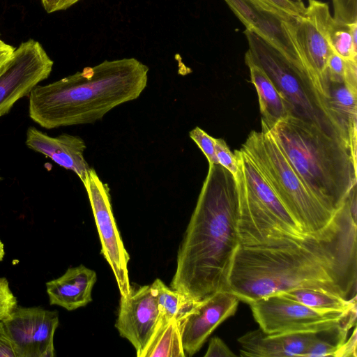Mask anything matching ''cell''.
<instances>
[{
  "instance_id": "1",
  "label": "cell",
  "mask_w": 357,
  "mask_h": 357,
  "mask_svg": "<svg viewBox=\"0 0 357 357\" xmlns=\"http://www.w3.org/2000/svg\"><path fill=\"white\" fill-rule=\"evenodd\" d=\"M356 229L346 199L317 235L271 245H241L230 271L229 291L248 304L301 288L353 298L356 296Z\"/></svg>"
},
{
  "instance_id": "2",
  "label": "cell",
  "mask_w": 357,
  "mask_h": 357,
  "mask_svg": "<svg viewBox=\"0 0 357 357\" xmlns=\"http://www.w3.org/2000/svg\"><path fill=\"white\" fill-rule=\"evenodd\" d=\"M238 195L234 176L209 164L179 247L170 287L193 301L229 291V278L241 246Z\"/></svg>"
},
{
  "instance_id": "3",
  "label": "cell",
  "mask_w": 357,
  "mask_h": 357,
  "mask_svg": "<svg viewBox=\"0 0 357 357\" xmlns=\"http://www.w3.org/2000/svg\"><path fill=\"white\" fill-rule=\"evenodd\" d=\"M149 68L135 58L108 61L46 85L29 96L30 118L42 128L93 123L114 107L139 98Z\"/></svg>"
},
{
  "instance_id": "4",
  "label": "cell",
  "mask_w": 357,
  "mask_h": 357,
  "mask_svg": "<svg viewBox=\"0 0 357 357\" xmlns=\"http://www.w3.org/2000/svg\"><path fill=\"white\" fill-rule=\"evenodd\" d=\"M268 131L307 188L335 212L356 185V151L344 141L291 115Z\"/></svg>"
},
{
  "instance_id": "5",
  "label": "cell",
  "mask_w": 357,
  "mask_h": 357,
  "mask_svg": "<svg viewBox=\"0 0 357 357\" xmlns=\"http://www.w3.org/2000/svg\"><path fill=\"white\" fill-rule=\"evenodd\" d=\"M248 51L282 96L289 115L312 123L356 151V140L331 113L324 90L312 75L287 59L270 44L245 29Z\"/></svg>"
},
{
  "instance_id": "6",
  "label": "cell",
  "mask_w": 357,
  "mask_h": 357,
  "mask_svg": "<svg viewBox=\"0 0 357 357\" xmlns=\"http://www.w3.org/2000/svg\"><path fill=\"white\" fill-rule=\"evenodd\" d=\"M234 154L241 245H271L305 238L261 172L241 148Z\"/></svg>"
},
{
  "instance_id": "7",
  "label": "cell",
  "mask_w": 357,
  "mask_h": 357,
  "mask_svg": "<svg viewBox=\"0 0 357 357\" xmlns=\"http://www.w3.org/2000/svg\"><path fill=\"white\" fill-rule=\"evenodd\" d=\"M241 149L305 234L317 235L330 225L336 211L328 208L307 188L268 130H252Z\"/></svg>"
},
{
  "instance_id": "8",
  "label": "cell",
  "mask_w": 357,
  "mask_h": 357,
  "mask_svg": "<svg viewBox=\"0 0 357 357\" xmlns=\"http://www.w3.org/2000/svg\"><path fill=\"white\" fill-rule=\"evenodd\" d=\"M248 305L259 328L268 334L320 333L342 324L351 328L356 325V305L344 312H324L278 294Z\"/></svg>"
},
{
  "instance_id": "9",
  "label": "cell",
  "mask_w": 357,
  "mask_h": 357,
  "mask_svg": "<svg viewBox=\"0 0 357 357\" xmlns=\"http://www.w3.org/2000/svg\"><path fill=\"white\" fill-rule=\"evenodd\" d=\"M225 1L245 29L270 44L294 65L308 70L318 82L296 43L295 26L298 17L266 0Z\"/></svg>"
},
{
  "instance_id": "10",
  "label": "cell",
  "mask_w": 357,
  "mask_h": 357,
  "mask_svg": "<svg viewBox=\"0 0 357 357\" xmlns=\"http://www.w3.org/2000/svg\"><path fill=\"white\" fill-rule=\"evenodd\" d=\"M82 183L94 216L102 254L112 270L121 296H126L131 289L128 270L130 256L116 224L109 188L93 168L89 169Z\"/></svg>"
},
{
  "instance_id": "11",
  "label": "cell",
  "mask_w": 357,
  "mask_h": 357,
  "mask_svg": "<svg viewBox=\"0 0 357 357\" xmlns=\"http://www.w3.org/2000/svg\"><path fill=\"white\" fill-rule=\"evenodd\" d=\"M54 62L41 44L33 39L15 49L0 73V117L7 114L20 99L29 96L47 79Z\"/></svg>"
},
{
  "instance_id": "12",
  "label": "cell",
  "mask_w": 357,
  "mask_h": 357,
  "mask_svg": "<svg viewBox=\"0 0 357 357\" xmlns=\"http://www.w3.org/2000/svg\"><path fill=\"white\" fill-rule=\"evenodd\" d=\"M17 357H54V336L59 326L57 311L16 305L1 320Z\"/></svg>"
},
{
  "instance_id": "13",
  "label": "cell",
  "mask_w": 357,
  "mask_h": 357,
  "mask_svg": "<svg viewBox=\"0 0 357 357\" xmlns=\"http://www.w3.org/2000/svg\"><path fill=\"white\" fill-rule=\"evenodd\" d=\"M160 315L156 298L151 285L140 286L121 296L115 327L119 335L128 340L142 357L153 335Z\"/></svg>"
},
{
  "instance_id": "14",
  "label": "cell",
  "mask_w": 357,
  "mask_h": 357,
  "mask_svg": "<svg viewBox=\"0 0 357 357\" xmlns=\"http://www.w3.org/2000/svg\"><path fill=\"white\" fill-rule=\"evenodd\" d=\"M332 17L327 3L308 0L303 15L297 19L295 26L296 45L326 97V65L332 52L328 40V27Z\"/></svg>"
},
{
  "instance_id": "15",
  "label": "cell",
  "mask_w": 357,
  "mask_h": 357,
  "mask_svg": "<svg viewBox=\"0 0 357 357\" xmlns=\"http://www.w3.org/2000/svg\"><path fill=\"white\" fill-rule=\"evenodd\" d=\"M239 301L229 291H221L199 301L178 321L187 356L195 354L213 331L236 313Z\"/></svg>"
},
{
  "instance_id": "16",
  "label": "cell",
  "mask_w": 357,
  "mask_h": 357,
  "mask_svg": "<svg viewBox=\"0 0 357 357\" xmlns=\"http://www.w3.org/2000/svg\"><path fill=\"white\" fill-rule=\"evenodd\" d=\"M26 144L59 166L75 172L82 182L91 168L84 157L86 144L79 136L63 133L52 137L31 126L26 131Z\"/></svg>"
},
{
  "instance_id": "17",
  "label": "cell",
  "mask_w": 357,
  "mask_h": 357,
  "mask_svg": "<svg viewBox=\"0 0 357 357\" xmlns=\"http://www.w3.org/2000/svg\"><path fill=\"white\" fill-rule=\"evenodd\" d=\"M315 333L268 334L261 328L249 331L238 339L241 356H303Z\"/></svg>"
},
{
  "instance_id": "18",
  "label": "cell",
  "mask_w": 357,
  "mask_h": 357,
  "mask_svg": "<svg viewBox=\"0 0 357 357\" xmlns=\"http://www.w3.org/2000/svg\"><path fill=\"white\" fill-rule=\"evenodd\" d=\"M96 272L84 265L71 267L59 278L46 283L50 304L71 311L92 301Z\"/></svg>"
},
{
  "instance_id": "19",
  "label": "cell",
  "mask_w": 357,
  "mask_h": 357,
  "mask_svg": "<svg viewBox=\"0 0 357 357\" xmlns=\"http://www.w3.org/2000/svg\"><path fill=\"white\" fill-rule=\"evenodd\" d=\"M251 82L255 86L261 114V130H270L281 119L289 115L282 96L264 70L253 60L249 51L245 54Z\"/></svg>"
},
{
  "instance_id": "20",
  "label": "cell",
  "mask_w": 357,
  "mask_h": 357,
  "mask_svg": "<svg viewBox=\"0 0 357 357\" xmlns=\"http://www.w3.org/2000/svg\"><path fill=\"white\" fill-rule=\"evenodd\" d=\"M326 93L331 113L351 137L356 139L357 87L345 82L326 79Z\"/></svg>"
},
{
  "instance_id": "21",
  "label": "cell",
  "mask_w": 357,
  "mask_h": 357,
  "mask_svg": "<svg viewBox=\"0 0 357 357\" xmlns=\"http://www.w3.org/2000/svg\"><path fill=\"white\" fill-rule=\"evenodd\" d=\"M185 357L179 321L160 319L142 357Z\"/></svg>"
},
{
  "instance_id": "22",
  "label": "cell",
  "mask_w": 357,
  "mask_h": 357,
  "mask_svg": "<svg viewBox=\"0 0 357 357\" xmlns=\"http://www.w3.org/2000/svg\"><path fill=\"white\" fill-rule=\"evenodd\" d=\"M275 294L295 301L316 310L344 312L356 305V296L347 299L322 289L301 288Z\"/></svg>"
},
{
  "instance_id": "23",
  "label": "cell",
  "mask_w": 357,
  "mask_h": 357,
  "mask_svg": "<svg viewBox=\"0 0 357 357\" xmlns=\"http://www.w3.org/2000/svg\"><path fill=\"white\" fill-rule=\"evenodd\" d=\"M151 286L156 298L161 319L180 321L199 302L193 301L180 291L167 287L159 278L155 279Z\"/></svg>"
},
{
  "instance_id": "24",
  "label": "cell",
  "mask_w": 357,
  "mask_h": 357,
  "mask_svg": "<svg viewBox=\"0 0 357 357\" xmlns=\"http://www.w3.org/2000/svg\"><path fill=\"white\" fill-rule=\"evenodd\" d=\"M331 50L346 61H357V22L344 24L332 17L328 27Z\"/></svg>"
},
{
  "instance_id": "25",
  "label": "cell",
  "mask_w": 357,
  "mask_h": 357,
  "mask_svg": "<svg viewBox=\"0 0 357 357\" xmlns=\"http://www.w3.org/2000/svg\"><path fill=\"white\" fill-rule=\"evenodd\" d=\"M190 137L199 146L208 161V164H218L215 153L214 137L197 126L189 132Z\"/></svg>"
},
{
  "instance_id": "26",
  "label": "cell",
  "mask_w": 357,
  "mask_h": 357,
  "mask_svg": "<svg viewBox=\"0 0 357 357\" xmlns=\"http://www.w3.org/2000/svg\"><path fill=\"white\" fill-rule=\"evenodd\" d=\"M333 5L335 21L344 24L357 22V0H333Z\"/></svg>"
},
{
  "instance_id": "27",
  "label": "cell",
  "mask_w": 357,
  "mask_h": 357,
  "mask_svg": "<svg viewBox=\"0 0 357 357\" xmlns=\"http://www.w3.org/2000/svg\"><path fill=\"white\" fill-rule=\"evenodd\" d=\"M215 153L218 164L229 171L235 177L238 172V165L234 153H232L225 141L222 138H215Z\"/></svg>"
},
{
  "instance_id": "28",
  "label": "cell",
  "mask_w": 357,
  "mask_h": 357,
  "mask_svg": "<svg viewBox=\"0 0 357 357\" xmlns=\"http://www.w3.org/2000/svg\"><path fill=\"white\" fill-rule=\"evenodd\" d=\"M340 344L335 340H325L318 336L307 348L303 356L324 357L333 356L335 351L340 347Z\"/></svg>"
},
{
  "instance_id": "29",
  "label": "cell",
  "mask_w": 357,
  "mask_h": 357,
  "mask_svg": "<svg viewBox=\"0 0 357 357\" xmlns=\"http://www.w3.org/2000/svg\"><path fill=\"white\" fill-rule=\"evenodd\" d=\"M346 60L332 50L326 65V79L332 82H344Z\"/></svg>"
},
{
  "instance_id": "30",
  "label": "cell",
  "mask_w": 357,
  "mask_h": 357,
  "mask_svg": "<svg viewBox=\"0 0 357 357\" xmlns=\"http://www.w3.org/2000/svg\"><path fill=\"white\" fill-rule=\"evenodd\" d=\"M17 305V299L6 278H0V320L5 319Z\"/></svg>"
},
{
  "instance_id": "31",
  "label": "cell",
  "mask_w": 357,
  "mask_h": 357,
  "mask_svg": "<svg viewBox=\"0 0 357 357\" xmlns=\"http://www.w3.org/2000/svg\"><path fill=\"white\" fill-rule=\"evenodd\" d=\"M236 354L218 337H213L208 344L204 357H231Z\"/></svg>"
},
{
  "instance_id": "32",
  "label": "cell",
  "mask_w": 357,
  "mask_h": 357,
  "mask_svg": "<svg viewBox=\"0 0 357 357\" xmlns=\"http://www.w3.org/2000/svg\"><path fill=\"white\" fill-rule=\"evenodd\" d=\"M0 357H17L14 344L0 320Z\"/></svg>"
},
{
  "instance_id": "33",
  "label": "cell",
  "mask_w": 357,
  "mask_h": 357,
  "mask_svg": "<svg viewBox=\"0 0 357 357\" xmlns=\"http://www.w3.org/2000/svg\"><path fill=\"white\" fill-rule=\"evenodd\" d=\"M356 328H355L351 336L345 340L335 351L333 356L335 357H356Z\"/></svg>"
},
{
  "instance_id": "34",
  "label": "cell",
  "mask_w": 357,
  "mask_h": 357,
  "mask_svg": "<svg viewBox=\"0 0 357 357\" xmlns=\"http://www.w3.org/2000/svg\"><path fill=\"white\" fill-rule=\"evenodd\" d=\"M278 8L296 17H302L305 13V4L295 3L289 0H266Z\"/></svg>"
},
{
  "instance_id": "35",
  "label": "cell",
  "mask_w": 357,
  "mask_h": 357,
  "mask_svg": "<svg viewBox=\"0 0 357 357\" xmlns=\"http://www.w3.org/2000/svg\"><path fill=\"white\" fill-rule=\"evenodd\" d=\"M80 0H40L43 7L47 13L65 10Z\"/></svg>"
},
{
  "instance_id": "36",
  "label": "cell",
  "mask_w": 357,
  "mask_h": 357,
  "mask_svg": "<svg viewBox=\"0 0 357 357\" xmlns=\"http://www.w3.org/2000/svg\"><path fill=\"white\" fill-rule=\"evenodd\" d=\"M15 49L13 46L5 43L0 38V73L10 59Z\"/></svg>"
},
{
  "instance_id": "37",
  "label": "cell",
  "mask_w": 357,
  "mask_h": 357,
  "mask_svg": "<svg viewBox=\"0 0 357 357\" xmlns=\"http://www.w3.org/2000/svg\"><path fill=\"white\" fill-rule=\"evenodd\" d=\"M5 255L4 245L0 240V261L3 259Z\"/></svg>"
},
{
  "instance_id": "38",
  "label": "cell",
  "mask_w": 357,
  "mask_h": 357,
  "mask_svg": "<svg viewBox=\"0 0 357 357\" xmlns=\"http://www.w3.org/2000/svg\"><path fill=\"white\" fill-rule=\"evenodd\" d=\"M295 3H298V4H304V3L303 2V0H289Z\"/></svg>"
},
{
  "instance_id": "39",
  "label": "cell",
  "mask_w": 357,
  "mask_h": 357,
  "mask_svg": "<svg viewBox=\"0 0 357 357\" xmlns=\"http://www.w3.org/2000/svg\"><path fill=\"white\" fill-rule=\"evenodd\" d=\"M1 179H2V178H1V177L0 176V181H1Z\"/></svg>"
}]
</instances>
